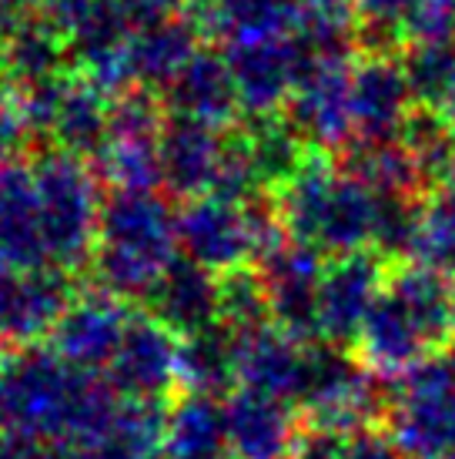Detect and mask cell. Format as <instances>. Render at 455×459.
I'll return each instance as SVG.
<instances>
[{
    "mask_svg": "<svg viewBox=\"0 0 455 459\" xmlns=\"http://www.w3.org/2000/svg\"><path fill=\"white\" fill-rule=\"evenodd\" d=\"M177 255V212L167 195L107 188L90 262L94 281L104 292L124 302H144Z\"/></svg>",
    "mask_w": 455,
    "mask_h": 459,
    "instance_id": "cell-1",
    "label": "cell"
},
{
    "mask_svg": "<svg viewBox=\"0 0 455 459\" xmlns=\"http://www.w3.org/2000/svg\"><path fill=\"white\" fill-rule=\"evenodd\" d=\"M275 212L295 242L341 258L372 248L379 195L345 175L329 152H312L302 171L275 192Z\"/></svg>",
    "mask_w": 455,
    "mask_h": 459,
    "instance_id": "cell-2",
    "label": "cell"
},
{
    "mask_svg": "<svg viewBox=\"0 0 455 459\" xmlns=\"http://www.w3.org/2000/svg\"><path fill=\"white\" fill-rule=\"evenodd\" d=\"M40 195V218L51 265L77 275L90 268L98 235H101L104 192L98 168L88 158L71 154L64 148H44L30 161Z\"/></svg>",
    "mask_w": 455,
    "mask_h": 459,
    "instance_id": "cell-3",
    "label": "cell"
},
{
    "mask_svg": "<svg viewBox=\"0 0 455 459\" xmlns=\"http://www.w3.org/2000/svg\"><path fill=\"white\" fill-rule=\"evenodd\" d=\"M295 406L302 409L305 426H322V429L348 436L365 426L385 422L389 383L368 369L355 356V349L335 342H312L305 345Z\"/></svg>",
    "mask_w": 455,
    "mask_h": 459,
    "instance_id": "cell-4",
    "label": "cell"
},
{
    "mask_svg": "<svg viewBox=\"0 0 455 459\" xmlns=\"http://www.w3.org/2000/svg\"><path fill=\"white\" fill-rule=\"evenodd\" d=\"M245 117L281 115L315 57L298 34L262 40H235L225 48Z\"/></svg>",
    "mask_w": 455,
    "mask_h": 459,
    "instance_id": "cell-5",
    "label": "cell"
},
{
    "mask_svg": "<svg viewBox=\"0 0 455 459\" xmlns=\"http://www.w3.org/2000/svg\"><path fill=\"white\" fill-rule=\"evenodd\" d=\"M101 376L121 399L165 403L181 385V335L154 319L148 308H138Z\"/></svg>",
    "mask_w": 455,
    "mask_h": 459,
    "instance_id": "cell-6",
    "label": "cell"
},
{
    "mask_svg": "<svg viewBox=\"0 0 455 459\" xmlns=\"http://www.w3.org/2000/svg\"><path fill=\"white\" fill-rule=\"evenodd\" d=\"M177 248L202 268L225 275L254 265L252 204L228 202L221 195H198L177 208Z\"/></svg>",
    "mask_w": 455,
    "mask_h": 459,
    "instance_id": "cell-7",
    "label": "cell"
},
{
    "mask_svg": "<svg viewBox=\"0 0 455 459\" xmlns=\"http://www.w3.org/2000/svg\"><path fill=\"white\" fill-rule=\"evenodd\" d=\"M358 57H329L312 65L285 104L295 131L315 152H345L355 141L352 117V71Z\"/></svg>",
    "mask_w": 455,
    "mask_h": 459,
    "instance_id": "cell-8",
    "label": "cell"
},
{
    "mask_svg": "<svg viewBox=\"0 0 455 459\" xmlns=\"http://www.w3.org/2000/svg\"><path fill=\"white\" fill-rule=\"evenodd\" d=\"M74 295V281L61 268H13L0 262V342L27 349L51 339Z\"/></svg>",
    "mask_w": 455,
    "mask_h": 459,
    "instance_id": "cell-9",
    "label": "cell"
},
{
    "mask_svg": "<svg viewBox=\"0 0 455 459\" xmlns=\"http://www.w3.org/2000/svg\"><path fill=\"white\" fill-rule=\"evenodd\" d=\"M389 262L372 248L325 262L318 281V335L322 342L355 349L375 299L385 289Z\"/></svg>",
    "mask_w": 455,
    "mask_h": 459,
    "instance_id": "cell-10",
    "label": "cell"
},
{
    "mask_svg": "<svg viewBox=\"0 0 455 459\" xmlns=\"http://www.w3.org/2000/svg\"><path fill=\"white\" fill-rule=\"evenodd\" d=\"M325 262L329 258L315 252L312 245L288 238L265 262L254 265L265 279L271 322L302 345L322 342V335H318V281H322Z\"/></svg>",
    "mask_w": 455,
    "mask_h": 459,
    "instance_id": "cell-11",
    "label": "cell"
},
{
    "mask_svg": "<svg viewBox=\"0 0 455 459\" xmlns=\"http://www.w3.org/2000/svg\"><path fill=\"white\" fill-rule=\"evenodd\" d=\"M131 316H134V308H127L124 299L94 285L71 299V306L64 308L47 345L77 369L104 372L124 339Z\"/></svg>",
    "mask_w": 455,
    "mask_h": 459,
    "instance_id": "cell-12",
    "label": "cell"
},
{
    "mask_svg": "<svg viewBox=\"0 0 455 459\" xmlns=\"http://www.w3.org/2000/svg\"><path fill=\"white\" fill-rule=\"evenodd\" d=\"M416 108L402 54H358L352 71L355 141H399Z\"/></svg>",
    "mask_w": 455,
    "mask_h": 459,
    "instance_id": "cell-13",
    "label": "cell"
},
{
    "mask_svg": "<svg viewBox=\"0 0 455 459\" xmlns=\"http://www.w3.org/2000/svg\"><path fill=\"white\" fill-rule=\"evenodd\" d=\"M225 416L235 459H291L305 433V416L295 403L252 389L225 395Z\"/></svg>",
    "mask_w": 455,
    "mask_h": 459,
    "instance_id": "cell-14",
    "label": "cell"
},
{
    "mask_svg": "<svg viewBox=\"0 0 455 459\" xmlns=\"http://www.w3.org/2000/svg\"><path fill=\"white\" fill-rule=\"evenodd\" d=\"M432 352H435V345L429 342L425 329L418 325V319L408 312L402 299L385 285L372 312H368L362 332H358L355 356L362 359L379 379L389 383V379H399L402 372H408Z\"/></svg>",
    "mask_w": 455,
    "mask_h": 459,
    "instance_id": "cell-15",
    "label": "cell"
},
{
    "mask_svg": "<svg viewBox=\"0 0 455 459\" xmlns=\"http://www.w3.org/2000/svg\"><path fill=\"white\" fill-rule=\"evenodd\" d=\"M167 115L191 117L211 125L218 131L238 128V121L245 117L238 98V84L231 74V65L221 51L202 48L188 61V67L171 81L161 94Z\"/></svg>",
    "mask_w": 455,
    "mask_h": 459,
    "instance_id": "cell-16",
    "label": "cell"
},
{
    "mask_svg": "<svg viewBox=\"0 0 455 459\" xmlns=\"http://www.w3.org/2000/svg\"><path fill=\"white\" fill-rule=\"evenodd\" d=\"M225 134L211 125L191 121V117L167 115L165 131L158 138V158H161V188L171 198L191 202L198 195H208L215 185Z\"/></svg>",
    "mask_w": 455,
    "mask_h": 459,
    "instance_id": "cell-17",
    "label": "cell"
},
{
    "mask_svg": "<svg viewBox=\"0 0 455 459\" xmlns=\"http://www.w3.org/2000/svg\"><path fill=\"white\" fill-rule=\"evenodd\" d=\"M0 262L13 268H47V238L40 218V195L34 165H0Z\"/></svg>",
    "mask_w": 455,
    "mask_h": 459,
    "instance_id": "cell-18",
    "label": "cell"
},
{
    "mask_svg": "<svg viewBox=\"0 0 455 459\" xmlns=\"http://www.w3.org/2000/svg\"><path fill=\"white\" fill-rule=\"evenodd\" d=\"M141 306L161 319L167 329L188 339L194 332L218 325L221 316V281L215 272L191 262L188 255H177L165 268V275L154 281V289Z\"/></svg>",
    "mask_w": 455,
    "mask_h": 459,
    "instance_id": "cell-19",
    "label": "cell"
},
{
    "mask_svg": "<svg viewBox=\"0 0 455 459\" xmlns=\"http://www.w3.org/2000/svg\"><path fill=\"white\" fill-rule=\"evenodd\" d=\"M202 21L194 13H171L165 21L134 27L127 48L134 88L165 94L167 84L202 51Z\"/></svg>",
    "mask_w": 455,
    "mask_h": 459,
    "instance_id": "cell-20",
    "label": "cell"
},
{
    "mask_svg": "<svg viewBox=\"0 0 455 459\" xmlns=\"http://www.w3.org/2000/svg\"><path fill=\"white\" fill-rule=\"evenodd\" d=\"M238 349V389L279 395L295 403L298 383H302L305 345L281 332L275 322L248 335H235Z\"/></svg>",
    "mask_w": 455,
    "mask_h": 459,
    "instance_id": "cell-21",
    "label": "cell"
},
{
    "mask_svg": "<svg viewBox=\"0 0 455 459\" xmlns=\"http://www.w3.org/2000/svg\"><path fill=\"white\" fill-rule=\"evenodd\" d=\"M71 51L64 30L51 17L30 11L4 30V74L11 88H34L44 81L67 74Z\"/></svg>",
    "mask_w": 455,
    "mask_h": 459,
    "instance_id": "cell-22",
    "label": "cell"
},
{
    "mask_svg": "<svg viewBox=\"0 0 455 459\" xmlns=\"http://www.w3.org/2000/svg\"><path fill=\"white\" fill-rule=\"evenodd\" d=\"M107 131H111V98L101 88H94L88 77L67 74L51 131L54 148L98 161V154L107 144Z\"/></svg>",
    "mask_w": 455,
    "mask_h": 459,
    "instance_id": "cell-23",
    "label": "cell"
},
{
    "mask_svg": "<svg viewBox=\"0 0 455 459\" xmlns=\"http://www.w3.org/2000/svg\"><path fill=\"white\" fill-rule=\"evenodd\" d=\"M167 459H235L228 443L225 403L215 395L185 393L167 409Z\"/></svg>",
    "mask_w": 455,
    "mask_h": 459,
    "instance_id": "cell-24",
    "label": "cell"
},
{
    "mask_svg": "<svg viewBox=\"0 0 455 459\" xmlns=\"http://www.w3.org/2000/svg\"><path fill=\"white\" fill-rule=\"evenodd\" d=\"M204 34L235 40L285 38L298 30L302 0H211L208 7H194Z\"/></svg>",
    "mask_w": 455,
    "mask_h": 459,
    "instance_id": "cell-25",
    "label": "cell"
},
{
    "mask_svg": "<svg viewBox=\"0 0 455 459\" xmlns=\"http://www.w3.org/2000/svg\"><path fill=\"white\" fill-rule=\"evenodd\" d=\"M339 165L375 195H429L416 154L402 141H352Z\"/></svg>",
    "mask_w": 455,
    "mask_h": 459,
    "instance_id": "cell-26",
    "label": "cell"
},
{
    "mask_svg": "<svg viewBox=\"0 0 455 459\" xmlns=\"http://www.w3.org/2000/svg\"><path fill=\"white\" fill-rule=\"evenodd\" d=\"M181 389L215 399L238 389V349L221 322L181 339Z\"/></svg>",
    "mask_w": 455,
    "mask_h": 459,
    "instance_id": "cell-27",
    "label": "cell"
},
{
    "mask_svg": "<svg viewBox=\"0 0 455 459\" xmlns=\"http://www.w3.org/2000/svg\"><path fill=\"white\" fill-rule=\"evenodd\" d=\"M241 131H245L252 161L258 168V178L265 185V192L271 195L285 188L302 171L308 154L315 152V148L305 144V138L295 131V125L285 117V111L268 117H245Z\"/></svg>",
    "mask_w": 455,
    "mask_h": 459,
    "instance_id": "cell-28",
    "label": "cell"
},
{
    "mask_svg": "<svg viewBox=\"0 0 455 459\" xmlns=\"http://www.w3.org/2000/svg\"><path fill=\"white\" fill-rule=\"evenodd\" d=\"M422 215H425V195H379L372 252L385 258L389 265L416 262Z\"/></svg>",
    "mask_w": 455,
    "mask_h": 459,
    "instance_id": "cell-29",
    "label": "cell"
},
{
    "mask_svg": "<svg viewBox=\"0 0 455 459\" xmlns=\"http://www.w3.org/2000/svg\"><path fill=\"white\" fill-rule=\"evenodd\" d=\"M402 67L418 108L442 111L455 88V40H412L402 48Z\"/></svg>",
    "mask_w": 455,
    "mask_h": 459,
    "instance_id": "cell-30",
    "label": "cell"
},
{
    "mask_svg": "<svg viewBox=\"0 0 455 459\" xmlns=\"http://www.w3.org/2000/svg\"><path fill=\"white\" fill-rule=\"evenodd\" d=\"M221 281V316L218 322L231 335H248L254 329L271 325V306H268V289L262 272L254 265L235 268L218 275Z\"/></svg>",
    "mask_w": 455,
    "mask_h": 459,
    "instance_id": "cell-31",
    "label": "cell"
},
{
    "mask_svg": "<svg viewBox=\"0 0 455 459\" xmlns=\"http://www.w3.org/2000/svg\"><path fill=\"white\" fill-rule=\"evenodd\" d=\"M422 0H355L358 54H402L405 24Z\"/></svg>",
    "mask_w": 455,
    "mask_h": 459,
    "instance_id": "cell-32",
    "label": "cell"
},
{
    "mask_svg": "<svg viewBox=\"0 0 455 459\" xmlns=\"http://www.w3.org/2000/svg\"><path fill=\"white\" fill-rule=\"evenodd\" d=\"M416 262H425L455 279V185H442L425 195Z\"/></svg>",
    "mask_w": 455,
    "mask_h": 459,
    "instance_id": "cell-33",
    "label": "cell"
},
{
    "mask_svg": "<svg viewBox=\"0 0 455 459\" xmlns=\"http://www.w3.org/2000/svg\"><path fill=\"white\" fill-rule=\"evenodd\" d=\"M30 141H38V138H34V131L27 125L17 94H13V88L4 91V94H0V165L24 161Z\"/></svg>",
    "mask_w": 455,
    "mask_h": 459,
    "instance_id": "cell-34",
    "label": "cell"
},
{
    "mask_svg": "<svg viewBox=\"0 0 455 459\" xmlns=\"http://www.w3.org/2000/svg\"><path fill=\"white\" fill-rule=\"evenodd\" d=\"M412 40H455V0H422L405 24V44Z\"/></svg>",
    "mask_w": 455,
    "mask_h": 459,
    "instance_id": "cell-35",
    "label": "cell"
},
{
    "mask_svg": "<svg viewBox=\"0 0 455 459\" xmlns=\"http://www.w3.org/2000/svg\"><path fill=\"white\" fill-rule=\"evenodd\" d=\"M341 459H405V453L395 446V439L385 429V422H379V426H365L358 433L345 436Z\"/></svg>",
    "mask_w": 455,
    "mask_h": 459,
    "instance_id": "cell-36",
    "label": "cell"
},
{
    "mask_svg": "<svg viewBox=\"0 0 455 459\" xmlns=\"http://www.w3.org/2000/svg\"><path fill=\"white\" fill-rule=\"evenodd\" d=\"M0 459H61V449L24 433H0Z\"/></svg>",
    "mask_w": 455,
    "mask_h": 459,
    "instance_id": "cell-37",
    "label": "cell"
},
{
    "mask_svg": "<svg viewBox=\"0 0 455 459\" xmlns=\"http://www.w3.org/2000/svg\"><path fill=\"white\" fill-rule=\"evenodd\" d=\"M185 0H117V7L124 11V17L134 27L154 24V21H165L171 13H181Z\"/></svg>",
    "mask_w": 455,
    "mask_h": 459,
    "instance_id": "cell-38",
    "label": "cell"
},
{
    "mask_svg": "<svg viewBox=\"0 0 455 459\" xmlns=\"http://www.w3.org/2000/svg\"><path fill=\"white\" fill-rule=\"evenodd\" d=\"M30 11H38V0H0V27L7 30Z\"/></svg>",
    "mask_w": 455,
    "mask_h": 459,
    "instance_id": "cell-39",
    "label": "cell"
},
{
    "mask_svg": "<svg viewBox=\"0 0 455 459\" xmlns=\"http://www.w3.org/2000/svg\"><path fill=\"white\" fill-rule=\"evenodd\" d=\"M442 115H445V121L455 128V88H452V94H449V101L442 104Z\"/></svg>",
    "mask_w": 455,
    "mask_h": 459,
    "instance_id": "cell-40",
    "label": "cell"
},
{
    "mask_svg": "<svg viewBox=\"0 0 455 459\" xmlns=\"http://www.w3.org/2000/svg\"><path fill=\"white\" fill-rule=\"evenodd\" d=\"M449 185H455V134H452V152H449Z\"/></svg>",
    "mask_w": 455,
    "mask_h": 459,
    "instance_id": "cell-41",
    "label": "cell"
},
{
    "mask_svg": "<svg viewBox=\"0 0 455 459\" xmlns=\"http://www.w3.org/2000/svg\"><path fill=\"white\" fill-rule=\"evenodd\" d=\"M0 74H4V27H0Z\"/></svg>",
    "mask_w": 455,
    "mask_h": 459,
    "instance_id": "cell-42",
    "label": "cell"
},
{
    "mask_svg": "<svg viewBox=\"0 0 455 459\" xmlns=\"http://www.w3.org/2000/svg\"><path fill=\"white\" fill-rule=\"evenodd\" d=\"M7 359H11V356L4 352V342H0V372H4V366H7Z\"/></svg>",
    "mask_w": 455,
    "mask_h": 459,
    "instance_id": "cell-43",
    "label": "cell"
},
{
    "mask_svg": "<svg viewBox=\"0 0 455 459\" xmlns=\"http://www.w3.org/2000/svg\"><path fill=\"white\" fill-rule=\"evenodd\" d=\"M191 4H194V7H208V4H211V0H191Z\"/></svg>",
    "mask_w": 455,
    "mask_h": 459,
    "instance_id": "cell-44",
    "label": "cell"
},
{
    "mask_svg": "<svg viewBox=\"0 0 455 459\" xmlns=\"http://www.w3.org/2000/svg\"><path fill=\"white\" fill-rule=\"evenodd\" d=\"M439 459H452V456H439Z\"/></svg>",
    "mask_w": 455,
    "mask_h": 459,
    "instance_id": "cell-45",
    "label": "cell"
}]
</instances>
